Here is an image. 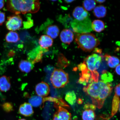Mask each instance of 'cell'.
Returning a JSON list of instances; mask_svg holds the SVG:
<instances>
[{
  "label": "cell",
  "instance_id": "1",
  "mask_svg": "<svg viewBox=\"0 0 120 120\" xmlns=\"http://www.w3.org/2000/svg\"><path fill=\"white\" fill-rule=\"evenodd\" d=\"M111 82H106L102 80L93 82L83 88V91L91 97L93 104L98 109H101L105 100L112 92Z\"/></svg>",
  "mask_w": 120,
  "mask_h": 120
},
{
  "label": "cell",
  "instance_id": "2",
  "mask_svg": "<svg viewBox=\"0 0 120 120\" xmlns=\"http://www.w3.org/2000/svg\"><path fill=\"white\" fill-rule=\"evenodd\" d=\"M40 7L39 1L36 0H8L7 4V10L16 15L21 13H35L38 11Z\"/></svg>",
  "mask_w": 120,
  "mask_h": 120
},
{
  "label": "cell",
  "instance_id": "3",
  "mask_svg": "<svg viewBox=\"0 0 120 120\" xmlns=\"http://www.w3.org/2000/svg\"><path fill=\"white\" fill-rule=\"evenodd\" d=\"M75 41L78 47L86 52L92 51L100 44V41L95 35L90 33L76 34Z\"/></svg>",
  "mask_w": 120,
  "mask_h": 120
},
{
  "label": "cell",
  "instance_id": "4",
  "mask_svg": "<svg viewBox=\"0 0 120 120\" xmlns=\"http://www.w3.org/2000/svg\"><path fill=\"white\" fill-rule=\"evenodd\" d=\"M50 80L54 88H63L68 83V75L62 69L55 68L52 73Z\"/></svg>",
  "mask_w": 120,
  "mask_h": 120
},
{
  "label": "cell",
  "instance_id": "5",
  "mask_svg": "<svg viewBox=\"0 0 120 120\" xmlns=\"http://www.w3.org/2000/svg\"><path fill=\"white\" fill-rule=\"evenodd\" d=\"M102 56L96 53L88 55L84 60L88 69L92 73L97 71L101 63Z\"/></svg>",
  "mask_w": 120,
  "mask_h": 120
},
{
  "label": "cell",
  "instance_id": "6",
  "mask_svg": "<svg viewBox=\"0 0 120 120\" xmlns=\"http://www.w3.org/2000/svg\"><path fill=\"white\" fill-rule=\"evenodd\" d=\"M22 17L19 15L9 16L6 23L7 29L11 31L19 30L22 26Z\"/></svg>",
  "mask_w": 120,
  "mask_h": 120
},
{
  "label": "cell",
  "instance_id": "7",
  "mask_svg": "<svg viewBox=\"0 0 120 120\" xmlns=\"http://www.w3.org/2000/svg\"><path fill=\"white\" fill-rule=\"evenodd\" d=\"M71 113L67 109L59 106L57 111L54 114L53 120H71Z\"/></svg>",
  "mask_w": 120,
  "mask_h": 120
},
{
  "label": "cell",
  "instance_id": "8",
  "mask_svg": "<svg viewBox=\"0 0 120 120\" xmlns=\"http://www.w3.org/2000/svg\"><path fill=\"white\" fill-rule=\"evenodd\" d=\"M120 84L117 85L115 88V94L112 103V116L115 114L118 109H120Z\"/></svg>",
  "mask_w": 120,
  "mask_h": 120
},
{
  "label": "cell",
  "instance_id": "9",
  "mask_svg": "<svg viewBox=\"0 0 120 120\" xmlns=\"http://www.w3.org/2000/svg\"><path fill=\"white\" fill-rule=\"evenodd\" d=\"M35 90L38 96L42 97H45L49 95L50 92V88L48 84L42 82L37 84Z\"/></svg>",
  "mask_w": 120,
  "mask_h": 120
},
{
  "label": "cell",
  "instance_id": "10",
  "mask_svg": "<svg viewBox=\"0 0 120 120\" xmlns=\"http://www.w3.org/2000/svg\"><path fill=\"white\" fill-rule=\"evenodd\" d=\"M73 17L76 20L82 21L87 19L88 16V13L83 7L78 6L74 9L73 12Z\"/></svg>",
  "mask_w": 120,
  "mask_h": 120
},
{
  "label": "cell",
  "instance_id": "11",
  "mask_svg": "<svg viewBox=\"0 0 120 120\" xmlns=\"http://www.w3.org/2000/svg\"><path fill=\"white\" fill-rule=\"evenodd\" d=\"M74 34L71 30L68 29H64L61 31L60 38L62 42L70 45L74 38Z\"/></svg>",
  "mask_w": 120,
  "mask_h": 120
},
{
  "label": "cell",
  "instance_id": "12",
  "mask_svg": "<svg viewBox=\"0 0 120 120\" xmlns=\"http://www.w3.org/2000/svg\"><path fill=\"white\" fill-rule=\"evenodd\" d=\"M19 113L25 116H30L34 113L32 106L29 103H25L19 108Z\"/></svg>",
  "mask_w": 120,
  "mask_h": 120
},
{
  "label": "cell",
  "instance_id": "13",
  "mask_svg": "<svg viewBox=\"0 0 120 120\" xmlns=\"http://www.w3.org/2000/svg\"><path fill=\"white\" fill-rule=\"evenodd\" d=\"M39 43L41 48L47 49L52 45L53 41L50 37L47 35H43L40 37Z\"/></svg>",
  "mask_w": 120,
  "mask_h": 120
},
{
  "label": "cell",
  "instance_id": "14",
  "mask_svg": "<svg viewBox=\"0 0 120 120\" xmlns=\"http://www.w3.org/2000/svg\"><path fill=\"white\" fill-rule=\"evenodd\" d=\"M11 86L9 77L5 76L0 77V91L7 92L10 90Z\"/></svg>",
  "mask_w": 120,
  "mask_h": 120
},
{
  "label": "cell",
  "instance_id": "15",
  "mask_svg": "<svg viewBox=\"0 0 120 120\" xmlns=\"http://www.w3.org/2000/svg\"><path fill=\"white\" fill-rule=\"evenodd\" d=\"M19 68L21 71L28 73L31 71L34 68L33 64L27 60H22L19 63Z\"/></svg>",
  "mask_w": 120,
  "mask_h": 120
},
{
  "label": "cell",
  "instance_id": "16",
  "mask_svg": "<svg viewBox=\"0 0 120 120\" xmlns=\"http://www.w3.org/2000/svg\"><path fill=\"white\" fill-rule=\"evenodd\" d=\"M104 57L108 65L111 68H115L120 64V60L116 56H111L106 54L105 55Z\"/></svg>",
  "mask_w": 120,
  "mask_h": 120
},
{
  "label": "cell",
  "instance_id": "17",
  "mask_svg": "<svg viewBox=\"0 0 120 120\" xmlns=\"http://www.w3.org/2000/svg\"><path fill=\"white\" fill-rule=\"evenodd\" d=\"M60 30L56 25H50L48 26L46 30L47 35L52 39L56 38L59 35Z\"/></svg>",
  "mask_w": 120,
  "mask_h": 120
},
{
  "label": "cell",
  "instance_id": "18",
  "mask_svg": "<svg viewBox=\"0 0 120 120\" xmlns=\"http://www.w3.org/2000/svg\"><path fill=\"white\" fill-rule=\"evenodd\" d=\"M93 13L96 17L99 19L101 18L106 16L107 14V10L104 6L99 5L94 8Z\"/></svg>",
  "mask_w": 120,
  "mask_h": 120
},
{
  "label": "cell",
  "instance_id": "19",
  "mask_svg": "<svg viewBox=\"0 0 120 120\" xmlns=\"http://www.w3.org/2000/svg\"><path fill=\"white\" fill-rule=\"evenodd\" d=\"M105 25L104 22L99 19L95 20L93 22L91 25V28L94 31L100 33L104 30Z\"/></svg>",
  "mask_w": 120,
  "mask_h": 120
},
{
  "label": "cell",
  "instance_id": "20",
  "mask_svg": "<svg viewBox=\"0 0 120 120\" xmlns=\"http://www.w3.org/2000/svg\"><path fill=\"white\" fill-rule=\"evenodd\" d=\"M44 100L43 97L34 96L30 98L29 100V103L34 107H39L42 104Z\"/></svg>",
  "mask_w": 120,
  "mask_h": 120
},
{
  "label": "cell",
  "instance_id": "21",
  "mask_svg": "<svg viewBox=\"0 0 120 120\" xmlns=\"http://www.w3.org/2000/svg\"><path fill=\"white\" fill-rule=\"evenodd\" d=\"M5 39L6 41L8 43H16L19 40L18 34L13 31L9 32L6 36Z\"/></svg>",
  "mask_w": 120,
  "mask_h": 120
},
{
  "label": "cell",
  "instance_id": "22",
  "mask_svg": "<svg viewBox=\"0 0 120 120\" xmlns=\"http://www.w3.org/2000/svg\"><path fill=\"white\" fill-rule=\"evenodd\" d=\"M96 116L94 111L90 109H85L82 112V120H94Z\"/></svg>",
  "mask_w": 120,
  "mask_h": 120
},
{
  "label": "cell",
  "instance_id": "23",
  "mask_svg": "<svg viewBox=\"0 0 120 120\" xmlns=\"http://www.w3.org/2000/svg\"><path fill=\"white\" fill-rule=\"evenodd\" d=\"M65 99L70 105H73L75 103L76 97L74 91H69L66 94Z\"/></svg>",
  "mask_w": 120,
  "mask_h": 120
},
{
  "label": "cell",
  "instance_id": "24",
  "mask_svg": "<svg viewBox=\"0 0 120 120\" xmlns=\"http://www.w3.org/2000/svg\"><path fill=\"white\" fill-rule=\"evenodd\" d=\"M96 3L95 1L92 0L84 1L82 3L83 8L87 11H91L95 7Z\"/></svg>",
  "mask_w": 120,
  "mask_h": 120
},
{
  "label": "cell",
  "instance_id": "25",
  "mask_svg": "<svg viewBox=\"0 0 120 120\" xmlns=\"http://www.w3.org/2000/svg\"><path fill=\"white\" fill-rule=\"evenodd\" d=\"M101 79L103 82L110 83L113 80V76L111 73L104 70L102 72Z\"/></svg>",
  "mask_w": 120,
  "mask_h": 120
},
{
  "label": "cell",
  "instance_id": "26",
  "mask_svg": "<svg viewBox=\"0 0 120 120\" xmlns=\"http://www.w3.org/2000/svg\"><path fill=\"white\" fill-rule=\"evenodd\" d=\"M58 64H64L67 66L69 64V61L64 55L62 54H60L58 56Z\"/></svg>",
  "mask_w": 120,
  "mask_h": 120
},
{
  "label": "cell",
  "instance_id": "27",
  "mask_svg": "<svg viewBox=\"0 0 120 120\" xmlns=\"http://www.w3.org/2000/svg\"><path fill=\"white\" fill-rule=\"evenodd\" d=\"M3 108L4 110L7 112H9L12 109L13 106L10 103H6L3 105Z\"/></svg>",
  "mask_w": 120,
  "mask_h": 120
},
{
  "label": "cell",
  "instance_id": "28",
  "mask_svg": "<svg viewBox=\"0 0 120 120\" xmlns=\"http://www.w3.org/2000/svg\"><path fill=\"white\" fill-rule=\"evenodd\" d=\"M78 69L79 71H82L87 69L86 65L84 63H81L78 65Z\"/></svg>",
  "mask_w": 120,
  "mask_h": 120
},
{
  "label": "cell",
  "instance_id": "29",
  "mask_svg": "<svg viewBox=\"0 0 120 120\" xmlns=\"http://www.w3.org/2000/svg\"><path fill=\"white\" fill-rule=\"evenodd\" d=\"M96 106L93 104H86L84 106V108L85 109H90L94 111L96 109Z\"/></svg>",
  "mask_w": 120,
  "mask_h": 120
},
{
  "label": "cell",
  "instance_id": "30",
  "mask_svg": "<svg viewBox=\"0 0 120 120\" xmlns=\"http://www.w3.org/2000/svg\"><path fill=\"white\" fill-rule=\"evenodd\" d=\"M5 16L3 12H0V25H2L5 20Z\"/></svg>",
  "mask_w": 120,
  "mask_h": 120
},
{
  "label": "cell",
  "instance_id": "31",
  "mask_svg": "<svg viewBox=\"0 0 120 120\" xmlns=\"http://www.w3.org/2000/svg\"><path fill=\"white\" fill-rule=\"evenodd\" d=\"M94 52H95V53L101 54L102 52V49L98 48H96L94 49Z\"/></svg>",
  "mask_w": 120,
  "mask_h": 120
},
{
  "label": "cell",
  "instance_id": "32",
  "mask_svg": "<svg viewBox=\"0 0 120 120\" xmlns=\"http://www.w3.org/2000/svg\"><path fill=\"white\" fill-rule=\"evenodd\" d=\"M120 64L117 66L115 68V71L117 74L120 75Z\"/></svg>",
  "mask_w": 120,
  "mask_h": 120
},
{
  "label": "cell",
  "instance_id": "33",
  "mask_svg": "<svg viewBox=\"0 0 120 120\" xmlns=\"http://www.w3.org/2000/svg\"><path fill=\"white\" fill-rule=\"evenodd\" d=\"M4 4V0H0V9L3 8Z\"/></svg>",
  "mask_w": 120,
  "mask_h": 120
},
{
  "label": "cell",
  "instance_id": "34",
  "mask_svg": "<svg viewBox=\"0 0 120 120\" xmlns=\"http://www.w3.org/2000/svg\"><path fill=\"white\" fill-rule=\"evenodd\" d=\"M95 1L96 3L101 4L105 2L106 1V0H95Z\"/></svg>",
  "mask_w": 120,
  "mask_h": 120
},
{
  "label": "cell",
  "instance_id": "35",
  "mask_svg": "<svg viewBox=\"0 0 120 120\" xmlns=\"http://www.w3.org/2000/svg\"><path fill=\"white\" fill-rule=\"evenodd\" d=\"M75 1L74 0H66L64 1L67 3L69 4L72 2Z\"/></svg>",
  "mask_w": 120,
  "mask_h": 120
},
{
  "label": "cell",
  "instance_id": "36",
  "mask_svg": "<svg viewBox=\"0 0 120 120\" xmlns=\"http://www.w3.org/2000/svg\"><path fill=\"white\" fill-rule=\"evenodd\" d=\"M78 103L79 104H82V100L80 99H79L78 100Z\"/></svg>",
  "mask_w": 120,
  "mask_h": 120
},
{
  "label": "cell",
  "instance_id": "37",
  "mask_svg": "<svg viewBox=\"0 0 120 120\" xmlns=\"http://www.w3.org/2000/svg\"><path fill=\"white\" fill-rule=\"evenodd\" d=\"M19 120H25L24 119H19Z\"/></svg>",
  "mask_w": 120,
  "mask_h": 120
}]
</instances>
